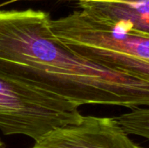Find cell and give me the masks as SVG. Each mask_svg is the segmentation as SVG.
I'll list each match as a JSON object with an SVG mask.
<instances>
[{"label":"cell","instance_id":"6da1fadb","mask_svg":"<svg viewBox=\"0 0 149 148\" xmlns=\"http://www.w3.org/2000/svg\"><path fill=\"white\" fill-rule=\"evenodd\" d=\"M50 21L43 10H0V72L78 106L149 107V81L78 54Z\"/></svg>","mask_w":149,"mask_h":148},{"label":"cell","instance_id":"7a4b0ae2","mask_svg":"<svg viewBox=\"0 0 149 148\" xmlns=\"http://www.w3.org/2000/svg\"><path fill=\"white\" fill-rule=\"evenodd\" d=\"M52 31L78 54L149 81V35L99 19L80 9L50 21Z\"/></svg>","mask_w":149,"mask_h":148},{"label":"cell","instance_id":"3957f363","mask_svg":"<svg viewBox=\"0 0 149 148\" xmlns=\"http://www.w3.org/2000/svg\"><path fill=\"white\" fill-rule=\"evenodd\" d=\"M77 105L0 72V131L38 140L83 115Z\"/></svg>","mask_w":149,"mask_h":148},{"label":"cell","instance_id":"277c9868","mask_svg":"<svg viewBox=\"0 0 149 148\" xmlns=\"http://www.w3.org/2000/svg\"><path fill=\"white\" fill-rule=\"evenodd\" d=\"M31 148H137L115 118L83 116L50 132Z\"/></svg>","mask_w":149,"mask_h":148},{"label":"cell","instance_id":"5b68a950","mask_svg":"<svg viewBox=\"0 0 149 148\" xmlns=\"http://www.w3.org/2000/svg\"><path fill=\"white\" fill-rule=\"evenodd\" d=\"M88 14L149 35V0H107L79 3Z\"/></svg>","mask_w":149,"mask_h":148},{"label":"cell","instance_id":"8992f818","mask_svg":"<svg viewBox=\"0 0 149 148\" xmlns=\"http://www.w3.org/2000/svg\"><path fill=\"white\" fill-rule=\"evenodd\" d=\"M128 135H137L149 140V107H137L129 113L114 117Z\"/></svg>","mask_w":149,"mask_h":148},{"label":"cell","instance_id":"52a82bcc","mask_svg":"<svg viewBox=\"0 0 149 148\" xmlns=\"http://www.w3.org/2000/svg\"><path fill=\"white\" fill-rule=\"evenodd\" d=\"M72 1H77L78 3H82V2H100V1H107V0H72Z\"/></svg>","mask_w":149,"mask_h":148},{"label":"cell","instance_id":"ba28073f","mask_svg":"<svg viewBox=\"0 0 149 148\" xmlns=\"http://www.w3.org/2000/svg\"><path fill=\"white\" fill-rule=\"evenodd\" d=\"M6 147H5V145H4V143L2 141V140L0 139V148H5Z\"/></svg>","mask_w":149,"mask_h":148},{"label":"cell","instance_id":"9c48e42d","mask_svg":"<svg viewBox=\"0 0 149 148\" xmlns=\"http://www.w3.org/2000/svg\"><path fill=\"white\" fill-rule=\"evenodd\" d=\"M137 148H146V147H140V146H137Z\"/></svg>","mask_w":149,"mask_h":148}]
</instances>
